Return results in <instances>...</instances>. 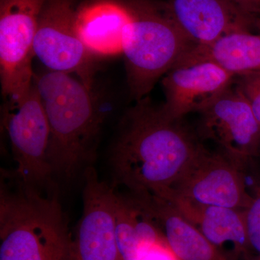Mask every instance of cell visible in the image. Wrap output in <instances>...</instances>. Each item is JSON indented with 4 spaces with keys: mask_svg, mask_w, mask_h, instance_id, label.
<instances>
[{
    "mask_svg": "<svg viewBox=\"0 0 260 260\" xmlns=\"http://www.w3.org/2000/svg\"><path fill=\"white\" fill-rule=\"evenodd\" d=\"M166 8L195 46H206L234 32L250 31L254 19L230 0H167Z\"/></svg>",
    "mask_w": 260,
    "mask_h": 260,
    "instance_id": "cell-12",
    "label": "cell"
},
{
    "mask_svg": "<svg viewBox=\"0 0 260 260\" xmlns=\"http://www.w3.org/2000/svg\"><path fill=\"white\" fill-rule=\"evenodd\" d=\"M134 195L150 210L179 259L237 260L212 244L167 200L150 194Z\"/></svg>",
    "mask_w": 260,
    "mask_h": 260,
    "instance_id": "cell-14",
    "label": "cell"
},
{
    "mask_svg": "<svg viewBox=\"0 0 260 260\" xmlns=\"http://www.w3.org/2000/svg\"><path fill=\"white\" fill-rule=\"evenodd\" d=\"M245 169L222 152L211 153L203 148L180 180L164 195L175 194L198 204L244 210L251 201Z\"/></svg>",
    "mask_w": 260,
    "mask_h": 260,
    "instance_id": "cell-8",
    "label": "cell"
},
{
    "mask_svg": "<svg viewBox=\"0 0 260 260\" xmlns=\"http://www.w3.org/2000/svg\"><path fill=\"white\" fill-rule=\"evenodd\" d=\"M115 231L121 260H140L152 246L165 239L150 210L131 193L116 191Z\"/></svg>",
    "mask_w": 260,
    "mask_h": 260,
    "instance_id": "cell-15",
    "label": "cell"
},
{
    "mask_svg": "<svg viewBox=\"0 0 260 260\" xmlns=\"http://www.w3.org/2000/svg\"><path fill=\"white\" fill-rule=\"evenodd\" d=\"M158 197L167 200L219 249L225 251L224 246L230 244L237 259H252L251 253L253 251L248 239L244 210L198 204L173 194Z\"/></svg>",
    "mask_w": 260,
    "mask_h": 260,
    "instance_id": "cell-13",
    "label": "cell"
},
{
    "mask_svg": "<svg viewBox=\"0 0 260 260\" xmlns=\"http://www.w3.org/2000/svg\"><path fill=\"white\" fill-rule=\"evenodd\" d=\"M129 20L123 34L122 54L130 94L147 97L159 78L195 47L169 14L153 0H126Z\"/></svg>",
    "mask_w": 260,
    "mask_h": 260,
    "instance_id": "cell-4",
    "label": "cell"
},
{
    "mask_svg": "<svg viewBox=\"0 0 260 260\" xmlns=\"http://www.w3.org/2000/svg\"><path fill=\"white\" fill-rule=\"evenodd\" d=\"M181 119L145 97L126 111L111 153L117 183L134 194L172 190L204 147Z\"/></svg>",
    "mask_w": 260,
    "mask_h": 260,
    "instance_id": "cell-1",
    "label": "cell"
},
{
    "mask_svg": "<svg viewBox=\"0 0 260 260\" xmlns=\"http://www.w3.org/2000/svg\"><path fill=\"white\" fill-rule=\"evenodd\" d=\"M129 15L123 3H101L78 8L76 30L94 56L122 53L123 34Z\"/></svg>",
    "mask_w": 260,
    "mask_h": 260,
    "instance_id": "cell-16",
    "label": "cell"
},
{
    "mask_svg": "<svg viewBox=\"0 0 260 260\" xmlns=\"http://www.w3.org/2000/svg\"><path fill=\"white\" fill-rule=\"evenodd\" d=\"M3 118L17 164L13 174L24 184L44 189L53 176L48 160L50 132L34 82L20 102L5 104Z\"/></svg>",
    "mask_w": 260,
    "mask_h": 260,
    "instance_id": "cell-7",
    "label": "cell"
},
{
    "mask_svg": "<svg viewBox=\"0 0 260 260\" xmlns=\"http://www.w3.org/2000/svg\"><path fill=\"white\" fill-rule=\"evenodd\" d=\"M140 260H180L168 244L166 238L152 246Z\"/></svg>",
    "mask_w": 260,
    "mask_h": 260,
    "instance_id": "cell-20",
    "label": "cell"
},
{
    "mask_svg": "<svg viewBox=\"0 0 260 260\" xmlns=\"http://www.w3.org/2000/svg\"><path fill=\"white\" fill-rule=\"evenodd\" d=\"M78 11L75 0H46L38 20L32 51L48 70L75 74L93 88L95 56L78 37Z\"/></svg>",
    "mask_w": 260,
    "mask_h": 260,
    "instance_id": "cell-5",
    "label": "cell"
},
{
    "mask_svg": "<svg viewBox=\"0 0 260 260\" xmlns=\"http://www.w3.org/2000/svg\"><path fill=\"white\" fill-rule=\"evenodd\" d=\"M83 210L73 240V260H121L115 231L116 191L85 170Z\"/></svg>",
    "mask_w": 260,
    "mask_h": 260,
    "instance_id": "cell-11",
    "label": "cell"
},
{
    "mask_svg": "<svg viewBox=\"0 0 260 260\" xmlns=\"http://www.w3.org/2000/svg\"><path fill=\"white\" fill-rule=\"evenodd\" d=\"M184 56L218 63L236 77L260 71V34L234 32L206 46H195Z\"/></svg>",
    "mask_w": 260,
    "mask_h": 260,
    "instance_id": "cell-17",
    "label": "cell"
},
{
    "mask_svg": "<svg viewBox=\"0 0 260 260\" xmlns=\"http://www.w3.org/2000/svg\"><path fill=\"white\" fill-rule=\"evenodd\" d=\"M46 0H0V77L5 104L24 99L34 80L38 20Z\"/></svg>",
    "mask_w": 260,
    "mask_h": 260,
    "instance_id": "cell-6",
    "label": "cell"
},
{
    "mask_svg": "<svg viewBox=\"0 0 260 260\" xmlns=\"http://www.w3.org/2000/svg\"><path fill=\"white\" fill-rule=\"evenodd\" d=\"M244 14L254 19L260 14V0H230ZM255 20V19H254Z\"/></svg>",
    "mask_w": 260,
    "mask_h": 260,
    "instance_id": "cell-21",
    "label": "cell"
},
{
    "mask_svg": "<svg viewBox=\"0 0 260 260\" xmlns=\"http://www.w3.org/2000/svg\"><path fill=\"white\" fill-rule=\"evenodd\" d=\"M6 178L0 198V260H73V240L55 194L27 185L13 173Z\"/></svg>",
    "mask_w": 260,
    "mask_h": 260,
    "instance_id": "cell-3",
    "label": "cell"
},
{
    "mask_svg": "<svg viewBox=\"0 0 260 260\" xmlns=\"http://www.w3.org/2000/svg\"><path fill=\"white\" fill-rule=\"evenodd\" d=\"M249 184L251 201L244 210L248 239L253 251L260 256V172H254Z\"/></svg>",
    "mask_w": 260,
    "mask_h": 260,
    "instance_id": "cell-18",
    "label": "cell"
},
{
    "mask_svg": "<svg viewBox=\"0 0 260 260\" xmlns=\"http://www.w3.org/2000/svg\"><path fill=\"white\" fill-rule=\"evenodd\" d=\"M258 24H259L260 25V21L258 22Z\"/></svg>",
    "mask_w": 260,
    "mask_h": 260,
    "instance_id": "cell-23",
    "label": "cell"
},
{
    "mask_svg": "<svg viewBox=\"0 0 260 260\" xmlns=\"http://www.w3.org/2000/svg\"><path fill=\"white\" fill-rule=\"evenodd\" d=\"M49 123L48 160L52 175L70 179L93 161L105 113L94 88L71 75L46 70L34 73Z\"/></svg>",
    "mask_w": 260,
    "mask_h": 260,
    "instance_id": "cell-2",
    "label": "cell"
},
{
    "mask_svg": "<svg viewBox=\"0 0 260 260\" xmlns=\"http://www.w3.org/2000/svg\"><path fill=\"white\" fill-rule=\"evenodd\" d=\"M250 260H260V256H256L255 258H252Z\"/></svg>",
    "mask_w": 260,
    "mask_h": 260,
    "instance_id": "cell-22",
    "label": "cell"
},
{
    "mask_svg": "<svg viewBox=\"0 0 260 260\" xmlns=\"http://www.w3.org/2000/svg\"><path fill=\"white\" fill-rule=\"evenodd\" d=\"M200 133L243 168L260 156V122L237 88L230 87L200 112Z\"/></svg>",
    "mask_w": 260,
    "mask_h": 260,
    "instance_id": "cell-9",
    "label": "cell"
},
{
    "mask_svg": "<svg viewBox=\"0 0 260 260\" xmlns=\"http://www.w3.org/2000/svg\"><path fill=\"white\" fill-rule=\"evenodd\" d=\"M162 79L168 115L181 119L201 112L232 86L235 75L210 59L184 56Z\"/></svg>",
    "mask_w": 260,
    "mask_h": 260,
    "instance_id": "cell-10",
    "label": "cell"
},
{
    "mask_svg": "<svg viewBox=\"0 0 260 260\" xmlns=\"http://www.w3.org/2000/svg\"><path fill=\"white\" fill-rule=\"evenodd\" d=\"M237 88L244 95L260 122V71L239 75Z\"/></svg>",
    "mask_w": 260,
    "mask_h": 260,
    "instance_id": "cell-19",
    "label": "cell"
}]
</instances>
